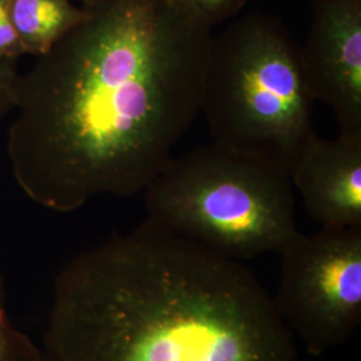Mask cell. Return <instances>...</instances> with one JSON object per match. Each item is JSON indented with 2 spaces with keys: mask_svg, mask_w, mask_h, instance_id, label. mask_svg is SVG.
Returning a JSON list of instances; mask_svg holds the SVG:
<instances>
[{
  "mask_svg": "<svg viewBox=\"0 0 361 361\" xmlns=\"http://www.w3.org/2000/svg\"><path fill=\"white\" fill-rule=\"evenodd\" d=\"M301 47L268 13L234 20L213 37L201 113L213 142L285 170L317 133Z\"/></svg>",
  "mask_w": 361,
  "mask_h": 361,
  "instance_id": "obj_3",
  "label": "cell"
},
{
  "mask_svg": "<svg viewBox=\"0 0 361 361\" xmlns=\"http://www.w3.org/2000/svg\"><path fill=\"white\" fill-rule=\"evenodd\" d=\"M6 285L0 271V361H46L43 349L13 325L6 304Z\"/></svg>",
  "mask_w": 361,
  "mask_h": 361,
  "instance_id": "obj_9",
  "label": "cell"
},
{
  "mask_svg": "<svg viewBox=\"0 0 361 361\" xmlns=\"http://www.w3.org/2000/svg\"><path fill=\"white\" fill-rule=\"evenodd\" d=\"M25 55L11 20V0H0V58L13 59Z\"/></svg>",
  "mask_w": 361,
  "mask_h": 361,
  "instance_id": "obj_11",
  "label": "cell"
},
{
  "mask_svg": "<svg viewBox=\"0 0 361 361\" xmlns=\"http://www.w3.org/2000/svg\"><path fill=\"white\" fill-rule=\"evenodd\" d=\"M42 349L46 361H296L252 271L149 219L58 273Z\"/></svg>",
  "mask_w": 361,
  "mask_h": 361,
  "instance_id": "obj_2",
  "label": "cell"
},
{
  "mask_svg": "<svg viewBox=\"0 0 361 361\" xmlns=\"http://www.w3.org/2000/svg\"><path fill=\"white\" fill-rule=\"evenodd\" d=\"M279 316L320 356L343 344L361 322V228H323L296 235L279 252Z\"/></svg>",
  "mask_w": 361,
  "mask_h": 361,
  "instance_id": "obj_5",
  "label": "cell"
},
{
  "mask_svg": "<svg viewBox=\"0 0 361 361\" xmlns=\"http://www.w3.org/2000/svg\"><path fill=\"white\" fill-rule=\"evenodd\" d=\"M19 77L15 61L0 58V121L13 110Z\"/></svg>",
  "mask_w": 361,
  "mask_h": 361,
  "instance_id": "obj_12",
  "label": "cell"
},
{
  "mask_svg": "<svg viewBox=\"0 0 361 361\" xmlns=\"http://www.w3.org/2000/svg\"><path fill=\"white\" fill-rule=\"evenodd\" d=\"M312 219L323 228H361V137L317 134L289 171Z\"/></svg>",
  "mask_w": 361,
  "mask_h": 361,
  "instance_id": "obj_7",
  "label": "cell"
},
{
  "mask_svg": "<svg viewBox=\"0 0 361 361\" xmlns=\"http://www.w3.org/2000/svg\"><path fill=\"white\" fill-rule=\"evenodd\" d=\"M143 192L147 219L235 261L279 253L298 233L289 174L217 143L171 157Z\"/></svg>",
  "mask_w": 361,
  "mask_h": 361,
  "instance_id": "obj_4",
  "label": "cell"
},
{
  "mask_svg": "<svg viewBox=\"0 0 361 361\" xmlns=\"http://www.w3.org/2000/svg\"><path fill=\"white\" fill-rule=\"evenodd\" d=\"M210 27L235 18L247 0H182Z\"/></svg>",
  "mask_w": 361,
  "mask_h": 361,
  "instance_id": "obj_10",
  "label": "cell"
},
{
  "mask_svg": "<svg viewBox=\"0 0 361 361\" xmlns=\"http://www.w3.org/2000/svg\"><path fill=\"white\" fill-rule=\"evenodd\" d=\"M19 77L7 158L40 207L143 192L201 114L212 28L182 0H82Z\"/></svg>",
  "mask_w": 361,
  "mask_h": 361,
  "instance_id": "obj_1",
  "label": "cell"
},
{
  "mask_svg": "<svg viewBox=\"0 0 361 361\" xmlns=\"http://www.w3.org/2000/svg\"><path fill=\"white\" fill-rule=\"evenodd\" d=\"M85 15L71 0H11L13 30L25 54L35 58L52 47Z\"/></svg>",
  "mask_w": 361,
  "mask_h": 361,
  "instance_id": "obj_8",
  "label": "cell"
},
{
  "mask_svg": "<svg viewBox=\"0 0 361 361\" xmlns=\"http://www.w3.org/2000/svg\"><path fill=\"white\" fill-rule=\"evenodd\" d=\"M301 58L314 102L332 109L341 135L361 137V0H314Z\"/></svg>",
  "mask_w": 361,
  "mask_h": 361,
  "instance_id": "obj_6",
  "label": "cell"
}]
</instances>
